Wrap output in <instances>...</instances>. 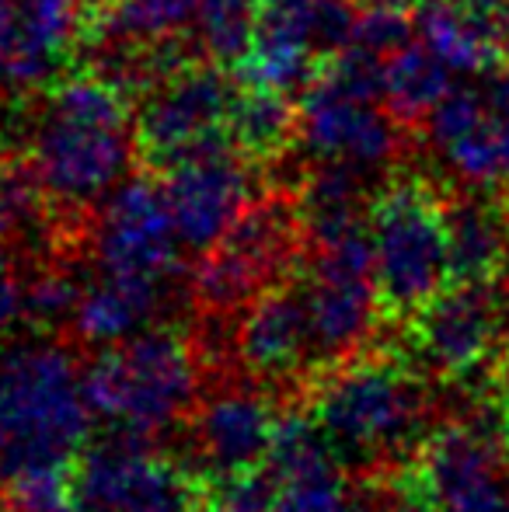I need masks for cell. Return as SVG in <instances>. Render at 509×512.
Returning a JSON list of instances; mask_svg holds the SVG:
<instances>
[{"label":"cell","instance_id":"obj_1","mask_svg":"<svg viewBox=\"0 0 509 512\" xmlns=\"http://www.w3.org/2000/svg\"><path fill=\"white\" fill-rule=\"evenodd\" d=\"M39 98L42 119L28 164L49 199L56 241H74L81 230L77 216L88 213L95 199L112 196L136 157L129 129L133 108L126 91L95 70H63Z\"/></svg>","mask_w":509,"mask_h":512},{"label":"cell","instance_id":"obj_2","mask_svg":"<svg viewBox=\"0 0 509 512\" xmlns=\"http://www.w3.org/2000/svg\"><path fill=\"white\" fill-rule=\"evenodd\" d=\"M95 411L84 366L53 338L0 352V485L39 467H77Z\"/></svg>","mask_w":509,"mask_h":512},{"label":"cell","instance_id":"obj_3","mask_svg":"<svg viewBox=\"0 0 509 512\" xmlns=\"http://www.w3.org/2000/svg\"><path fill=\"white\" fill-rule=\"evenodd\" d=\"M443 203L447 192L412 171L387 178L370 203L374 279L387 321H412L454 283Z\"/></svg>","mask_w":509,"mask_h":512},{"label":"cell","instance_id":"obj_4","mask_svg":"<svg viewBox=\"0 0 509 512\" xmlns=\"http://www.w3.org/2000/svg\"><path fill=\"white\" fill-rule=\"evenodd\" d=\"M196 387V352L171 328L136 331L84 366V394L95 418L133 436L175 425L196 401Z\"/></svg>","mask_w":509,"mask_h":512},{"label":"cell","instance_id":"obj_5","mask_svg":"<svg viewBox=\"0 0 509 512\" xmlns=\"http://www.w3.org/2000/svg\"><path fill=\"white\" fill-rule=\"evenodd\" d=\"M311 415L328 432L339 457L374 464L394 457L419 432L426 391L412 370L391 356H356L328 370L311 394Z\"/></svg>","mask_w":509,"mask_h":512},{"label":"cell","instance_id":"obj_6","mask_svg":"<svg viewBox=\"0 0 509 512\" xmlns=\"http://www.w3.org/2000/svg\"><path fill=\"white\" fill-rule=\"evenodd\" d=\"M234 91V70L196 56L143 91V105L133 119L136 161L143 171L164 175L175 164L234 150L227 133Z\"/></svg>","mask_w":509,"mask_h":512},{"label":"cell","instance_id":"obj_7","mask_svg":"<svg viewBox=\"0 0 509 512\" xmlns=\"http://www.w3.org/2000/svg\"><path fill=\"white\" fill-rule=\"evenodd\" d=\"M74 478L77 506L105 512H196L210 485L119 429L81 453Z\"/></svg>","mask_w":509,"mask_h":512},{"label":"cell","instance_id":"obj_8","mask_svg":"<svg viewBox=\"0 0 509 512\" xmlns=\"http://www.w3.org/2000/svg\"><path fill=\"white\" fill-rule=\"evenodd\" d=\"M91 234H95L98 269L112 276L168 283L182 269V255H178L182 237H178L168 196H164V185L154 182L147 171L112 192Z\"/></svg>","mask_w":509,"mask_h":512},{"label":"cell","instance_id":"obj_9","mask_svg":"<svg viewBox=\"0 0 509 512\" xmlns=\"http://www.w3.org/2000/svg\"><path fill=\"white\" fill-rule=\"evenodd\" d=\"M506 328L492 283H450L408 321L412 349L440 380H461L489 363Z\"/></svg>","mask_w":509,"mask_h":512},{"label":"cell","instance_id":"obj_10","mask_svg":"<svg viewBox=\"0 0 509 512\" xmlns=\"http://www.w3.org/2000/svg\"><path fill=\"white\" fill-rule=\"evenodd\" d=\"M164 196L185 248L206 251L255 199V164L234 150L175 164L161 175Z\"/></svg>","mask_w":509,"mask_h":512},{"label":"cell","instance_id":"obj_11","mask_svg":"<svg viewBox=\"0 0 509 512\" xmlns=\"http://www.w3.org/2000/svg\"><path fill=\"white\" fill-rule=\"evenodd\" d=\"M300 147L314 161H346L363 171H384L405 150V133L387 108L374 102L300 91Z\"/></svg>","mask_w":509,"mask_h":512},{"label":"cell","instance_id":"obj_12","mask_svg":"<svg viewBox=\"0 0 509 512\" xmlns=\"http://www.w3.org/2000/svg\"><path fill=\"white\" fill-rule=\"evenodd\" d=\"M84 0H14L11 53L0 81L21 98L46 91L81 46Z\"/></svg>","mask_w":509,"mask_h":512},{"label":"cell","instance_id":"obj_13","mask_svg":"<svg viewBox=\"0 0 509 512\" xmlns=\"http://www.w3.org/2000/svg\"><path fill=\"white\" fill-rule=\"evenodd\" d=\"M279 415L272 411L269 398L258 391H220L199 408L192 439L203 467L213 478H234L265 467L276 432Z\"/></svg>","mask_w":509,"mask_h":512},{"label":"cell","instance_id":"obj_14","mask_svg":"<svg viewBox=\"0 0 509 512\" xmlns=\"http://www.w3.org/2000/svg\"><path fill=\"white\" fill-rule=\"evenodd\" d=\"M238 356L255 377L272 384L311 370V328L297 279L269 286L248 307L238 331Z\"/></svg>","mask_w":509,"mask_h":512},{"label":"cell","instance_id":"obj_15","mask_svg":"<svg viewBox=\"0 0 509 512\" xmlns=\"http://www.w3.org/2000/svg\"><path fill=\"white\" fill-rule=\"evenodd\" d=\"M454 283H496L509 269V192L478 189L471 196L447 192L443 203Z\"/></svg>","mask_w":509,"mask_h":512},{"label":"cell","instance_id":"obj_16","mask_svg":"<svg viewBox=\"0 0 509 512\" xmlns=\"http://www.w3.org/2000/svg\"><path fill=\"white\" fill-rule=\"evenodd\" d=\"M367 175L370 171L346 161H318L300 175V182L293 185V199H297L307 251L370 227V203L377 192H370Z\"/></svg>","mask_w":509,"mask_h":512},{"label":"cell","instance_id":"obj_17","mask_svg":"<svg viewBox=\"0 0 509 512\" xmlns=\"http://www.w3.org/2000/svg\"><path fill=\"white\" fill-rule=\"evenodd\" d=\"M227 133L234 154L255 168H269L300 147V102L279 88L238 81Z\"/></svg>","mask_w":509,"mask_h":512},{"label":"cell","instance_id":"obj_18","mask_svg":"<svg viewBox=\"0 0 509 512\" xmlns=\"http://www.w3.org/2000/svg\"><path fill=\"white\" fill-rule=\"evenodd\" d=\"M164 286L150 279L112 276L102 272L95 283L84 286L74 314V335L88 345H116L143 328L164 304Z\"/></svg>","mask_w":509,"mask_h":512},{"label":"cell","instance_id":"obj_19","mask_svg":"<svg viewBox=\"0 0 509 512\" xmlns=\"http://www.w3.org/2000/svg\"><path fill=\"white\" fill-rule=\"evenodd\" d=\"M196 0H84L81 46H154L178 39L192 25Z\"/></svg>","mask_w":509,"mask_h":512},{"label":"cell","instance_id":"obj_20","mask_svg":"<svg viewBox=\"0 0 509 512\" xmlns=\"http://www.w3.org/2000/svg\"><path fill=\"white\" fill-rule=\"evenodd\" d=\"M450 63L440 60L426 42H408L384 56V108L401 122L415 129L429 119L440 98L447 95L450 84Z\"/></svg>","mask_w":509,"mask_h":512},{"label":"cell","instance_id":"obj_21","mask_svg":"<svg viewBox=\"0 0 509 512\" xmlns=\"http://www.w3.org/2000/svg\"><path fill=\"white\" fill-rule=\"evenodd\" d=\"M339 460V450L332 446L328 432L321 429L311 411L279 415L276 432H272L269 460H265V467L279 481V488L335 481L339 478Z\"/></svg>","mask_w":509,"mask_h":512},{"label":"cell","instance_id":"obj_22","mask_svg":"<svg viewBox=\"0 0 509 512\" xmlns=\"http://www.w3.org/2000/svg\"><path fill=\"white\" fill-rule=\"evenodd\" d=\"M262 0H196L192 28L206 60L234 70L248 56Z\"/></svg>","mask_w":509,"mask_h":512},{"label":"cell","instance_id":"obj_23","mask_svg":"<svg viewBox=\"0 0 509 512\" xmlns=\"http://www.w3.org/2000/svg\"><path fill=\"white\" fill-rule=\"evenodd\" d=\"M84 283L63 262L46 265L25 279V321L39 335H53L63 324H74L77 304H81Z\"/></svg>","mask_w":509,"mask_h":512},{"label":"cell","instance_id":"obj_24","mask_svg":"<svg viewBox=\"0 0 509 512\" xmlns=\"http://www.w3.org/2000/svg\"><path fill=\"white\" fill-rule=\"evenodd\" d=\"M49 216V199L28 161H0V241L21 234L25 227H39Z\"/></svg>","mask_w":509,"mask_h":512},{"label":"cell","instance_id":"obj_25","mask_svg":"<svg viewBox=\"0 0 509 512\" xmlns=\"http://www.w3.org/2000/svg\"><path fill=\"white\" fill-rule=\"evenodd\" d=\"M77 467H39L21 478H14L7 488L14 512H67L77 506Z\"/></svg>","mask_w":509,"mask_h":512},{"label":"cell","instance_id":"obj_26","mask_svg":"<svg viewBox=\"0 0 509 512\" xmlns=\"http://www.w3.org/2000/svg\"><path fill=\"white\" fill-rule=\"evenodd\" d=\"M419 32L415 18L408 11H391V7H360L353 28V46H363L377 56H391L394 49L408 46Z\"/></svg>","mask_w":509,"mask_h":512},{"label":"cell","instance_id":"obj_27","mask_svg":"<svg viewBox=\"0 0 509 512\" xmlns=\"http://www.w3.org/2000/svg\"><path fill=\"white\" fill-rule=\"evenodd\" d=\"M272 512H367L360 499H349L342 492V481H314V485L279 488V499Z\"/></svg>","mask_w":509,"mask_h":512},{"label":"cell","instance_id":"obj_28","mask_svg":"<svg viewBox=\"0 0 509 512\" xmlns=\"http://www.w3.org/2000/svg\"><path fill=\"white\" fill-rule=\"evenodd\" d=\"M25 317V279L14 269V258L0 248V338Z\"/></svg>","mask_w":509,"mask_h":512},{"label":"cell","instance_id":"obj_29","mask_svg":"<svg viewBox=\"0 0 509 512\" xmlns=\"http://www.w3.org/2000/svg\"><path fill=\"white\" fill-rule=\"evenodd\" d=\"M440 512H509V488L503 485V478H496L489 485H478L471 492L440 502Z\"/></svg>","mask_w":509,"mask_h":512},{"label":"cell","instance_id":"obj_30","mask_svg":"<svg viewBox=\"0 0 509 512\" xmlns=\"http://www.w3.org/2000/svg\"><path fill=\"white\" fill-rule=\"evenodd\" d=\"M426 0H356V7H391V11H408L415 14Z\"/></svg>","mask_w":509,"mask_h":512},{"label":"cell","instance_id":"obj_31","mask_svg":"<svg viewBox=\"0 0 509 512\" xmlns=\"http://www.w3.org/2000/svg\"><path fill=\"white\" fill-rule=\"evenodd\" d=\"M67 512H105V509H91V506H74V509H67Z\"/></svg>","mask_w":509,"mask_h":512},{"label":"cell","instance_id":"obj_32","mask_svg":"<svg viewBox=\"0 0 509 512\" xmlns=\"http://www.w3.org/2000/svg\"><path fill=\"white\" fill-rule=\"evenodd\" d=\"M0 161H4V129H0Z\"/></svg>","mask_w":509,"mask_h":512},{"label":"cell","instance_id":"obj_33","mask_svg":"<svg viewBox=\"0 0 509 512\" xmlns=\"http://www.w3.org/2000/svg\"><path fill=\"white\" fill-rule=\"evenodd\" d=\"M506 276H509V269H506Z\"/></svg>","mask_w":509,"mask_h":512}]
</instances>
